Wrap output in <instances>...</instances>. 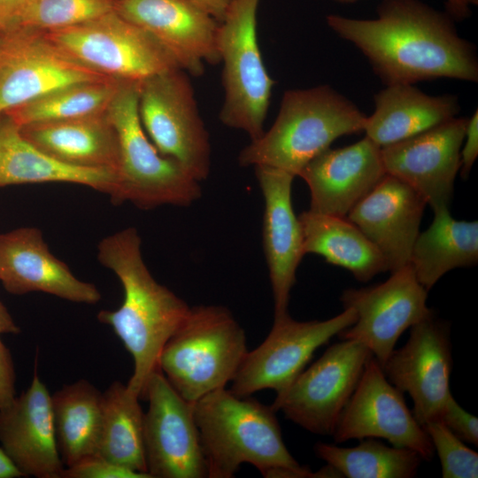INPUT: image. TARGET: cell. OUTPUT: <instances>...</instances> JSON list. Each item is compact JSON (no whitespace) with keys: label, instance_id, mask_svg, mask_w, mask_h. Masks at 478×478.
Instances as JSON below:
<instances>
[{"label":"cell","instance_id":"obj_1","mask_svg":"<svg viewBox=\"0 0 478 478\" xmlns=\"http://www.w3.org/2000/svg\"><path fill=\"white\" fill-rule=\"evenodd\" d=\"M328 26L355 45L386 86L440 78L478 81L475 47L454 20L420 0H382L377 18L330 14Z\"/></svg>","mask_w":478,"mask_h":478},{"label":"cell","instance_id":"obj_2","mask_svg":"<svg viewBox=\"0 0 478 478\" xmlns=\"http://www.w3.org/2000/svg\"><path fill=\"white\" fill-rule=\"evenodd\" d=\"M97 259L119 278L121 305L102 310L97 320L112 328L132 356L134 371L127 388L143 398L149 379L158 369L160 353L188 315L190 307L150 273L142 255V240L127 227L100 241Z\"/></svg>","mask_w":478,"mask_h":478},{"label":"cell","instance_id":"obj_3","mask_svg":"<svg viewBox=\"0 0 478 478\" xmlns=\"http://www.w3.org/2000/svg\"><path fill=\"white\" fill-rule=\"evenodd\" d=\"M193 412L210 478L233 477L243 463L267 478L308 468L288 451L272 406L222 388L193 403Z\"/></svg>","mask_w":478,"mask_h":478},{"label":"cell","instance_id":"obj_4","mask_svg":"<svg viewBox=\"0 0 478 478\" xmlns=\"http://www.w3.org/2000/svg\"><path fill=\"white\" fill-rule=\"evenodd\" d=\"M366 116L328 85L286 90L269 128L238 155L241 166H269L299 176L343 135L364 132Z\"/></svg>","mask_w":478,"mask_h":478},{"label":"cell","instance_id":"obj_5","mask_svg":"<svg viewBox=\"0 0 478 478\" xmlns=\"http://www.w3.org/2000/svg\"><path fill=\"white\" fill-rule=\"evenodd\" d=\"M247 352L245 332L227 308L197 305L166 343L158 368L193 404L232 382Z\"/></svg>","mask_w":478,"mask_h":478},{"label":"cell","instance_id":"obj_6","mask_svg":"<svg viewBox=\"0 0 478 478\" xmlns=\"http://www.w3.org/2000/svg\"><path fill=\"white\" fill-rule=\"evenodd\" d=\"M106 113L120 149L114 204L131 202L150 210L166 204L189 206L200 198V181L160 154L148 137L138 112V82L120 81Z\"/></svg>","mask_w":478,"mask_h":478},{"label":"cell","instance_id":"obj_7","mask_svg":"<svg viewBox=\"0 0 478 478\" xmlns=\"http://www.w3.org/2000/svg\"><path fill=\"white\" fill-rule=\"evenodd\" d=\"M259 2L231 0L217 33L224 89L220 120L227 127L245 132L251 141L265 132L275 83L266 69L258 42Z\"/></svg>","mask_w":478,"mask_h":478},{"label":"cell","instance_id":"obj_8","mask_svg":"<svg viewBox=\"0 0 478 478\" xmlns=\"http://www.w3.org/2000/svg\"><path fill=\"white\" fill-rule=\"evenodd\" d=\"M138 112L160 154L177 161L198 181L209 176V134L188 73L176 68L139 81Z\"/></svg>","mask_w":478,"mask_h":478},{"label":"cell","instance_id":"obj_9","mask_svg":"<svg viewBox=\"0 0 478 478\" xmlns=\"http://www.w3.org/2000/svg\"><path fill=\"white\" fill-rule=\"evenodd\" d=\"M73 58L120 81H141L181 68L148 32L114 10L89 21L45 32Z\"/></svg>","mask_w":478,"mask_h":478},{"label":"cell","instance_id":"obj_10","mask_svg":"<svg viewBox=\"0 0 478 478\" xmlns=\"http://www.w3.org/2000/svg\"><path fill=\"white\" fill-rule=\"evenodd\" d=\"M372 357L362 343L341 339L276 395L271 406L312 434L332 436Z\"/></svg>","mask_w":478,"mask_h":478},{"label":"cell","instance_id":"obj_11","mask_svg":"<svg viewBox=\"0 0 478 478\" xmlns=\"http://www.w3.org/2000/svg\"><path fill=\"white\" fill-rule=\"evenodd\" d=\"M357 313L343 308L325 320L297 321L289 313L274 317L273 327L260 345L247 352L232 380L231 391L250 397L263 390L282 393L305 368L313 353L341 331L351 326Z\"/></svg>","mask_w":478,"mask_h":478},{"label":"cell","instance_id":"obj_12","mask_svg":"<svg viewBox=\"0 0 478 478\" xmlns=\"http://www.w3.org/2000/svg\"><path fill=\"white\" fill-rule=\"evenodd\" d=\"M106 79L43 31L20 27L0 34V115L60 87Z\"/></svg>","mask_w":478,"mask_h":478},{"label":"cell","instance_id":"obj_13","mask_svg":"<svg viewBox=\"0 0 478 478\" xmlns=\"http://www.w3.org/2000/svg\"><path fill=\"white\" fill-rule=\"evenodd\" d=\"M427 298L428 291L410 265L380 284L347 289L340 301L343 308L356 312L357 320L337 335L365 345L382 366L401 335L434 313Z\"/></svg>","mask_w":478,"mask_h":478},{"label":"cell","instance_id":"obj_14","mask_svg":"<svg viewBox=\"0 0 478 478\" xmlns=\"http://www.w3.org/2000/svg\"><path fill=\"white\" fill-rule=\"evenodd\" d=\"M143 398L149 402L143 441L150 477H208L193 404L175 391L159 368L149 379Z\"/></svg>","mask_w":478,"mask_h":478},{"label":"cell","instance_id":"obj_15","mask_svg":"<svg viewBox=\"0 0 478 478\" xmlns=\"http://www.w3.org/2000/svg\"><path fill=\"white\" fill-rule=\"evenodd\" d=\"M336 443L372 437L411 449L429 461L435 450L408 408L403 392L389 382L372 357L332 434Z\"/></svg>","mask_w":478,"mask_h":478},{"label":"cell","instance_id":"obj_16","mask_svg":"<svg viewBox=\"0 0 478 478\" xmlns=\"http://www.w3.org/2000/svg\"><path fill=\"white\" fill-rule=\"evenodd\" d=\"M382 368L390 383L411 396L412 412L422 427L437 420L451 395L450 325L434 313L414 324L405 345L395 348Z\"/></svg>","mask_w":478,"mask_h":478},{"label":"cell","instance_id":"obj_17","mask_svg":"<svg viewBox=\"0 0 478 478\" xmlns=\"http://www.w3.org/2000/svg\"><path fill=\"white\" fill-rule=\"evenodd\" d=\"M467 121L466 118L455 117L381 148L386 173L412 187L433 212L450 207Z\"/></svg>","mask_w":478,"mask_h":478},{"label":"cell","instance_id":"obj_18","mask_svg":"<svg viewBox=\"0 0 478 478\" xmlns=\"http://www.w3.org/2000/svg\"><path fill=\"white\" fill-rule=\"evenodd\" d=\"M114 11L148 32L189 75L220 63L219 21L187 0H116Z\"/></svg>","mask_w":478,"mask_h":478},{"label":"cell","instance_id":"obj_19","mask_svg":"<svg viewBox=\"0 0 478 478\" xmlns=\"http://www.w3.org/2000/svg\"><path fill=\"white\" fill-rule=\"evenodd\" d=\"M426 205L412 187L386 174L346 218L379 250L392 273L410 265Z\"/></svg>","mask_w":478,"mask_h":478},{"label":"cell","instance_id":"obj_20","mask_svg":"<svg viewBox=\"0 0 478 478\" xmlns=\"http://www.w3.org/2000/svg\"><path fill=\"white\" fill-rule=\"evenodd\" d=\"M264 198L263 248L272 287L274 317L285 315L297 267L305 256L303 234L292 205V174L255 166Z\"/></svg>","mask_w":478,"mask_h":478},{"label":"cell","instance_id":"obj_21","mask_svg":"<svg viewBox=\"0 0 478 478\" xmlns=\"http://www.w3.org/2000/svg\"><path fill=\"white\" fill-rule=\"evenodd\" d=\"M386 174L381 147L365 136L343 148L327 149L299 176L309 188V210L346 217Z\"/></svg>","mask_w":478,"mask_h":478},{"label":"cell","instance_id":"obj_22","mask_svg":"<svg viewBox=\"0 0 478 478\" xmlns=\"http://www.w3.org/2000/svg\"><path fill=\"white\" fill-rule=\"evenodd\" d=\"M50 394L36 370L30 386L0 410V443L23 476L62 478Z\"/></svg>","mask_w":478,"mask_h":478},{"label":"cell","instance_id":"obj_23","mask_svg":"<svg viewBox=\"0 0 478 478\" xmlns=\"http://www.w3.org/2000/svg\"><path fill=\"white\" fill-rule=\"evenodd\" d=\"M0 281L14 295L44 292L89 305L101 299L94 284L78 279L50 251L36 227H19L0 235Z\"/></svg>","mask_w":478,"mask_h":478},{"label":"cell","instance_id":"obj_24","mask_svg":"<svg viewBox=\"0 0 478 478\" xmlns=\"http://www.w3.org/2000/svg\"><path fill=\"white\" fill-rule=\"evenodd\" d=\"M23 136L53 158L73 166L118 173L120 149L106 112L19 127Z\"/></svg>","mask_w":478,"mask_h":478},{"label":"cell","instance_id":"obj_25","mask_svg":"<svg viewBox=\"0 0 478 478\" xmlns=\"http://www.w3.org/2000/svg\"><path fill=\"white\" fill-rule=\"evenodd\" d=\"M48 182L89 187L109 195L112 202L118 190L115 172L62 163L27 141L7 114L0 115V187Z\"/></svg>","mask_w":478,"mask_h":478},{"label":"cell","instance_id":"obj_26","mask_svg":"<svg viewBox=\"0 0 478 478\" xmlns=\"http://www.w3.org/2000/svg\"><path fill=\"white\" fill-rule=\"evenodd\" d=\"M374 111L366 116V136L381 148L419 135L455 118V95H428L412 84L386 86L374 96Z\"/></svg>","mask_w":478,"mask_h":478},{"label":"cell","instance_id":"obj_27","mask_svg":"<svg viewBox=\"0 0 478 478\" xmlns=\"http://www.w3.org/2000/svg\"><path fill=\"white\" fill-rule=\"evenodd\" d=\"M298 220L305 255H319L363 282L389 271L382 254L346 217L308 210L301 212Z\"/></svg>","mask_w":478,"mask_h":478},{"label":"cell","instance_id":"obj_28","mask_svg":"<svg viewBox=\"0 0 478 478\" xmlns=\"http://www.w3.org/2000/svg\"><path fill=\"white\" fill-rule=\"evenodd\" d=\"M477 262V220H455L449 208H444L434 212L431 225L419 234L410 266L418 281L428 292L446 273L474 266Z\"/></svg>","mask_w":478,"mask_h":478},{"label":"cell","instance_id":"obj_29","mask_svg":"<svg viewBox=\"0 0 478 478\" xmlns=\"http://www.w3.org/2000/svg\"><path fill=\"white\" fill-rule=\"evenodd\" d=\"M139 399L127 384L119 381L103 393L100 430L94 454L149 474L143 441L144 412Z\"/></svg>","mask_w":478,"mask_h":478},{"label":"cell","instance_id":"obj_30","mask_svg":"<svg viewBox=\"0 0 478 478\" xmlns=\"http://www.w3.org/2000/svg\"><path fill=\"white\" fill-rule=\"evenodd\" d=\"M50 398L58 451L64 465L70 466L96 451L103 393L79 380L64 385Z\"/></svg>","mask_w":478,"mask_h":478},{"label":"cell","instance_id":"obj_31","mask_svg":"<svg viewBox=\"0 0 478 478\" xmlns=\"http://www.w3.org/2000/svg\"><path fill=\"white\" fill-rule=\"evenodd\" d=\"M314 451L318 458L347 478H412L424 460L415 451L389 446L372 437L354 447L318 443Z\"/></svg>","mask_w":478,"mask_h":478},{"label":"cell","instance_id":"obj_32","mask_svg":"<svg viewBox=\"0 0 478 478\" xmlns=\"http://www.w3.org/2000/svg\"><path fill=\"white\" fill-rule=\"evenodd\" d=\"M119 84L120 81L106 79L66 85L4 114L22 127L105 112Z\"/></svg>","mask_w":478,"mask_h":478},{"label":"cell","instance_id":"obj_33","mask_svg":"<svg viewBox=\"0 0 478 478\" xmlns=\"http://www.w3.org/2000/svg\"><path fill=\"white\" fill-rule=\"evenodd\" d=\"M116 0H37L23 27L49 32L76 26L114 10Z\"/></svg>","mask_w":478,"mask_h":478},{"label":"cell","instance_id":"obj_34","mask_svg":"<svg viewBox=\"0 0 478 478\" xmlns=\"http://www.w3.org/2000/svg\"><path fill=\"white\" fill-rule=\"evenodd\" d=\"M437 453L443 478L478 477V453L452 434L440 420L423 426Z\"/></svg>","mask_w":478,"mask_h":478},{"label":"cell","instance_id":"obj_35","mask_svg":"<svg viewBox=\"0 0 478 478\" xmlns=\"http://www.w3.org/2000/svg\"><path fill=\"white\" fill-rule=\"evenodd\" d=\"M62 478H150V476L91 454L65 467Z\"/></svg>","mask_w":478,"mask_h":478},{"label":"cell","instance_id":"obj_36","mask_svg":"<svg viewBox=\"0 0 478 478\" xmlns=\"http://www.w3.org/2000/svg\"><path fill=\"white\" fill-rule=\"evenodd\" d=\"M438 420L461 441L478 445V419L464 410L452 394L445 402Z\"/></svg>","mask_w":478,"mask_h":478},{"label":"cell","instance_id":"obj_37","mask_svg":"<svg viewBox=\"0 0 478 478\" xmlns=\"http://www.w3.org/2000/svg\"><path fill=\"white\" fill-rule=\"evenodd\" d=\"M37 0H0V31L23 27Z\"/></svg>","mask_w":478,"mask_h":478},{"label":"cell","instance_id":"obj_38","mask_svg":"<svg viewBox=\"0 0 478 478\" xmlns=\"http://www.w3.org/2000/svg\"><path fill=\"white\" fill-rule=\"evenodd\" d=\"M15 395V371L9 349L0 337V410L10 405Z\"/></svg>","mask_w":478,"mask_h":478},{"label":"cell","instance_id":"obj_39","mask_svg":"<svg viewBox=\"0 0 478 478\" xmlns=\"http://www.w3.org/2000/svg\"><path fill=\"white\" fill-rule=\"evenodd\" d=\"M465 144H462L460 150V174L464 178H467L475 160L478 156V111L473 113L468 119L466 135L464 139Z\"/></svg>","mask_w":478,"mask_h":478},{"label":"cell","instance_id":"obj_40","mask_svg":"<svg viewBox=\"0 0 478 478\" xmlns=\"http://www.w3.org/2000/svg\"><path fill=\"white\" fill-rule=\"evenodd\" d=\"M445 12L454 20L462 21L471 14L472 7L478 0H444Z\"/></svg>","mask_w":478,"mask_h":478},{"label":"cell","instance_id":"obj_41","mask_svg":"<svg viewBox=\"0 0 478 478\" xmlns=\"http://www.w3.org/2000/svg\"><path fill=\"white\" fill-rule=\"evenodd\" d=\"M200 7L215 19L220 22L227 10L231 0H187Z\"/></svg>","mask_w":478,"mask_h":478},{"label":"cell","instance_id":"obj_42","mask_svg":"<svg viewBox=\"0 0 478 478\" xmlns=\"http://www.w3.org/2000/svg\"><path fill=\"white\" fill-rule=\"evenodd\" d=\"M23 474L6 452L0 447V478H19Z\"/></svg>","mask_w":478,"mask_h":478},{"label":"cell","instance_id":"obj_43","mask_svg":"<svg viewBox=\"0 0 478 478\" xmlns=\"http://www.w3.org/2000/svg\"><path fill=\"white\" fill-rule=\"evenodd\" d=\"M20 329L13 320L7 308L0 301V335L19 334Z\"/></svg>","mask_w":478,"mask_h":478},{"label":"cell","instance_id":"obj_44","mask_svg":"<svg viewBox=\"0 0 478 478\" xmlns=\"http://www.w3.org/2000/svg\"><path fill=\"white\" fill-rule=\"evenodd\" d=\"M335 2L342 4H351L358 2V0H334Z\"/></svg>","mask_w":478,"mask_h":478},{"label":"cell","instance_id":"obj_45","mask_svg":"<svg viewBox=\"0 0 478 478\" xmlns=\"http://www.w3.org/2000/svg\"><path fill=\"white\" fill-rule=\"evenodd\" d=\"M1 33H2V32L0 31V34H1Z\"/></svg>","mask_w":478,"mask_h":478}]
</instances>
